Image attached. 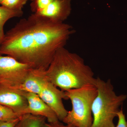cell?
<instances>
[{
  "label": "cell",
  "instance_id": "obj_1",
  "mask_svg": "<svg viewBox=\"0 0 127 127\" xmlns=\"http://www.w3.org/2000/svg\"><path fill=\"white\" fill-rule=\"evenodd\" d=\"M70 25L32 14L20 20L5 34L0 55H6L30 65L46 70L55 53L65 47L75 32Z\"/></svg>",
  "mask_w": 127,
  "mask_h": 127
},
{
  "label": "cell",
  "instance_id": "obj_2",
  "mask_svg": "<svg viewBox=\"0 0 127 127\" xmlns=\"http://www.w3.org/2000/svg\"><path fill=\"white\" fill-rule=\"evenodd\" d=\"M45 76L48 81L64 91L96 83L94 73L84 59L65 47L57 51Z\"/></svg>",
  "mask_w": 127,
  "mask_h": 127
},
{
  "label": "cell",
  "instance_id": "obj_3",
  "mask_svg": "<svg viewBox=\"0 0 127 127\" xmlns=\"http://www.w3.org/2000/svg\"><path fill=\"white\" fill-rule=\"evenodd\" d=\"M97 94L92 107L93 122L91 127H114L113 120L127 99V95H118L110 79L97 78Z\"/></svg>",
  "mask_w": 127,
  "mask_h": 127
},
{
  "label": "cell",
  "instance_id": "obj_4",
  "mask_svg": "<svg viewBox=\"0 0 127 127\" xmlns=\"http://www.w3.org/2000/svg\"><path fill=\"white\" fill-rule=\"evenodd\" d=\"M65 92L72 108L63 122L76 127H91L93 122L92 107L97 94L96 86L87 85Z\"/></svg>",
  "mask_w": 127,
  "mask_h": 127
},
{
  "label": "cell",
  "instance_id": "obj_5",
  "mask_svg": "<svg viewBox=\"0 0 127 127\" xmlns=\"http://www.w3.org/2000/svg\"><path fill=\"white\" fill-rule=\"evenodd\" d=\"M32 69L29 65L11 57L0 55V86L16 89Z\"/></svg>",
  "mask_w": 127,
  "mask_h": 127
},
{
  "label": "cell",
  "instance_id": "obj_6",
  "mask_svg": "<svg viewBox=\"0 0 127 127\" xmlns=\"http://www.w3.org/2000/svg\"><path fill=\"white\" fill-rule=\"evenodd\" d=\"M38 95L55 112L59 121H62L68 113L63 101V99H68L65 91L59 89L46 78Z\"/></svg>",
  "mask_w": 127,
  "mask_h": 127
},
{
  "label": "cell",
  "instance_id": "obj_7",
  "mask_svg": "<svg viewBox=\"0 0 127 127\" xmlns=\"http://www.w3.org/2000/svg\"><path fill=\"white\" fill-rule=\"evenodd\" d=\"M25 92L0 86V104L8 107L20 116H22L28 106Z\"/></svg>",
  "mask_w": 127,
  "mask_h": 127
},
{
  "label": "cell",
  "instance_id": "obj_8",
  "mask_svg": "<svg viewBox=\"0 0 127 127\" xmlns=\"http://www.w3.org/2000/svg\"><path fill=\"white\" fill-rule=\"evenodd\" d=\"M72 0H53L47 7L33 13L54 22L63 23L70 15Z\"/></svg>",
  "mask_w": 127,
  "mask_h": 127
},
{
  "label": "cell",
  "instance_id": "obj_9",
  "mask_svg": "<svg viewBox=\"0 0 127 127\" xmlns=\"http://www.w3.org/2000/svg\"><path fill=\"white\" fill-rule=\"evenodd\" d=\"M25 96L28 102V106L23 115L32 114L43 116L46 118L48 122L53 123L59 121L56 114L39 95L32 93L25 92Z\"/></svg>",
  "mask_w": 127,
  "mask_h": 127
},
{
  "label": "cell",
  "instance_id": "obj_10",
  "mask_svg": "<svg viewBox=\"0 0 127 127\" xmlns=\"http://www.w3.org/2000/svg\"><path fill=\"white\" fill-rule=\"evenodd\" d=\"M46 71L32 69L26 79L16 89L39 95L46 79Z\"/></svg>",
  "mask_w": 127,
  "mask_h": 127
},
{
  "label": "cell",
  "instance_id": "obj_11",
  "mask_svg": "<svg viewBox=\"0 0 127 127\" xmlns=\"http://www.w3.org/2000/svg\"><path fill=\"white\" fill-rule=\"evenodd\" d=\"M23 14L22 10H11L0 6V46L5 36L4 27L5 23L11 18L20 17Z\"/></svg>",
  "mask_w": 127,
  "mask_h": 127
},
{
  "label": "cell",
  "instance_id": "obj_12",
  "mask_svg": "<svg viewBox=\"0 0 127 127\" xmlns=\"http://www.w3.org/2000/svg\"><path fill=\"white\" fill-rule=\"evenodd\" d=\"M46 120L43 116L25 114L21 116L15 127H43Z\"/></svg>",
  "mask_w": 127,
  "mask_h": 127
},
{
  "label": "cell",
  "instance_id": "obj_13",
  "mask_svg": "<svg viewBox=\"0 0 127 127\" xmlns=\"http://www.w3.org/2000/svg\"><path fill=\"white\" fill-rule=\"evenodd\" d=\"M11 108L0 104V121L9 122L21 117Z\"/></svg>",
  "mask_w": 127,
  "mask_h": 127
},
{
  "label": "cell",
  "instance_id": "obj_14",
  "mask_svg": "<svg viewBox=\"0 0 127 127\" xmlns=\"http://www.w3.org/2000/svg\"><path fill=\"white\" fill-rule=\"evenodd\" d=\"M28 0H4L1 6L7 9L22 10Z\"/></svg>",
  "mask_w": 127,
  "mask_h": 127
},
{
  "label": "cell",
  "instance_id": "obj_15",
  "mask_svg": "<svg viewBox=\"0 0 127 127\" xmlns=\"http://www.w3.org/2000/svg\"><path fill=\"white\" fill-rule=\"evenodd\" d=\"M53 0H32L30 4L32 11L33 13L42 10L47 7Z\"/></svg>",
  "mask_w": 127,
  "mask_h": 127
},
{
  "label": "cell",
  "instance_id": "obj_16",
  "mask_svg": "<svg viewBox=\"0 0 127 127\" xmlns=\"http://www.w3.org/2000/svg\"><path fill=\"white\" fill-rule=\"evenodd\" d=\"M117 117L118 118V122L117 125L114 127H127V121L122 108L120 109L118 113Z\"/></svg>",
  "mask_w": 127,
  "mask_h": 127
},
{
  "label": "cell",
  "instance_id": "obj_17",
  "mask_svg": "<svg viewBox=\"0 0 127 127\" xmlns=\"http://www.w3.org/2000/svg\"><path fill=\"white\" fill-rule=\"evenodd\" d=\"M21 117L15 120L9 122L0 121V127H15L20 121Z\"/></svg>",
  "mask_w": 127,
  "mask_h": 127
},
{
  "label": "cell",
  "instance_id": "obj_18",
  "mask_svg": "<svg viewBox=\"0 0 127 127\" xmlns=\"http://www.w3.org/2000/svg\"><path fill=\"white\" fill-rule=\"evenodd\" d=\"M43 127H76L72 125L66 124L64 125L59 121L53 123H45Z\"/></svg>",
  "mask_w": 127,
  "mask_h": 127
},
{
  "label": "cell",
  "instance_id": "obj_19",
  "mask_svg": "<svg viewBox=\"0 0 127 127\" xmlns=\"http://www.w3.org/2000/svg\"><path fill=\"white\" fill-rule=\"evenodd\" d=\"M4 0H0V5H1V3Z\"/></svg>",
  "mask_w": 127,
  "mask_h": 127
},
{
  "label": "cell",
  "instance_id": "obj_20",
  "mask_svg": "<svg viewBox=\"0 0 127 127\" xmlns=\"http://www.w3.org/2000/svg\"><path fill=\"white\" fill-rule=\"evenodd\" d=\"M31 0V1H32V0Z\"/></svg>",
  "mask_w": 127,
  "mask_h": 127
},
{
  "label": "cell",
  "instance_id": "obj_21",
  "mask_svg": "<svg viewBox=\"0 0 127 127\" xmlns=\"http://www.w3.org/2000/svg\"></svg>",
  "mask_w": 127,
  "mask_h": 127
}]
</instances>
